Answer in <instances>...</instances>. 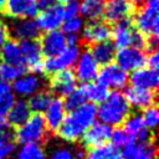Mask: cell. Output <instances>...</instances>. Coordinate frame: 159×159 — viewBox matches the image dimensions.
Listing matches in <instances>:
<instances>
[{"label":"cell","instance_id":"cell-3","mask_svg":"<svg viewBox=\"0 0 159 159\" xmlns=\"http://www.w3.org/2000/svg\"><path fill=\"white\" fill-rule=\"evenodd\" d=\"M52 133L47 129L42 113L32 112L30 118L19 128L14 129V140L19 144L37 143L45 145Z\"/></svg>","mask_w":159,"mask_h":159},{"label":"cell","instance_id":"cell-21","mask_svg":"<svg viewBox=\"0 0 159 159\" xmlns=\"http://www.w3.org/2000/svg\"><path fill=\"white\" fill-rule=\"evenodd\" d=\"M130 84L138 88H147V89H157L159 78L158 71L152 68H138L134 70L129 77Z\"/></svg>","mask_w":159,"mask_h":159},{"label":"cell","instance_id":"cell-30","mask_svg":"<svg viewBox=\"0 0 159 159\" xmlns=\"http://www.w3.org/2000/svg\"><path fill=\"white\" fill-rule=\"evenodd\" d=\"M17 159H46L43 145L37 143L22 144V148L17 154Z\"/></svg>","mask_w":159,"mask_h":159},{"label":"cell","instance_id":"cell-38","mask_svg":"<svg viewBox=\"0 0 159 159\" xmlns=\"http://www.w3.org/2000/svg\"><path fill=\"white\" fill-rule=\"evenodd\" d=\"M83 20L81 17H72V19H67L63 24H62V31L68 34H77L80 31V29L82 27Z\"/></svg>","mask_w":159,"mask_h":159},{"label":"cell","instance_id":"cell-8","mask_svg":"<svg viewBox=\"0 0 159 159\" xmlns=\"http://www.w3.org/2000/svg\"><path fill=\"white\" fill-rule=\"evenodd\" d=\"M76 76L72 68H65L47 78V88L57 98H63L76 88Z\"/></svg>","mask_w":159,"mask_h":159},{"label":"cell","instance_id":"cell-45","mask_svg":"<svg viewBox=\"0 0 159 159\" xmlns=\"http://www.w3.org/2000/svg\"><path fill=\"white\" fill-rule=\"evenodd\" d=\"M132 1H134L138 6H142V5H144L147 2V0H132Z\"/></svg>","mask_w":159,"mask_h":159},{"label":"cell","instance_id":"cell-12","mask_svg":"<svg viewBox=\"0 0 159 159\" xmlns=\"http://www.w3.org/2000/svg\"><path fill=\"white\" fill-rule=\"evenodd\" d=\"M117 65L124 71H134L138 68H143L147 63L145 52L134 47L120 48L116 52L114 57Z\"/></svg>","mask_w":159,"mask_h":159},{"label":"cell","instance_id":"cell-23","mask_svg":"<svg viewBox=\"0 0 159 159\" xmlns=\"http://www.w3.org/2000/svg\"><path fill=\"white\" fill-rule=\"evenodd\" d=\"M123 159H157V148L154 143L147 144H132L123 148L120 153Z\"/></svg>","mask_w":159,"mask_h":159},{"label":"cell","instance_id":"cell-39","mask_svg":"<svg viewBox=\"0 0 159 159\" xmlns=\"http://www.w3.org/2000/svg\"><path fill=\"white\" fill-rule=\"evenodd\" d=\"M80 12V1L78 0H70L66 2V7H63V16L65 19L76 17Z\"/></svg>","mask_w":159,"mask_h":159},{"label":"cell","instance_id":"cell-29","mask_svg":"<svg viewBox=\"0 0 159 159\" xmlns=\"http://www.w3.org/2000/svg\"><path fill=\"white\" fill-rule=\"evenodd\" d=\"M106 0H81L80 12L83 17L89 20H96L102 16Z\"/></svg>","mask_w":159,"mask_h":159},{"label":"cell","instance_id":"cell-46","mask_svg":"<svg viewBox=\"0 0 159 159\" xmlns=\"http://www.w3.org/2000/svg\"><path fill=\"white\" fill-rule=\"evenodd\" d=\"M5 1H6V0H0V14H1V11H2V7H4Z\"/></svg>","mask_w":159,"mask_h":159},{"label":"cell","instance_id":"cell-35","mask_svg":"<svg viewBox=\"0 0 159 159\" xmlns=\"http://www.w3.org/2000/svg\"><path fill=\"white\" fill-rule=\"evenodd\" d=\"M24 73H26V72L20 67H16V66H12V65L5 63V62L0 63V78L5 82L15 81Z\"/></svg>","mask_w":159,"mask_h":159},{"label":"cell","instance_id":"cell-32","mask_svg":"<svg viewBox=\"0 0 159 159\" xmlns=\"http://www.w3.org/2000/svg\"><path fill=\"white\" fill-rule=\"evenodd\" d=\"M111 138H112V145H114L116 148H125L135 143V137L129 134L122 127H116V129L112 132Z\"/></svg>","mask_w":159,"mask_h":159},{"label":"cell","instance_id":"cell-28","mask_svg":"<svg viewBox=\"0 0 159 159\" xmlns=\"http://www.w3.org/2000/svg\"><path fill=\"white\" fill-rule=\"evenodd\" d=\"M52 99H53V94L51 93V91L47 87H45V88L37 91L36 93H34L27 103H29V107H30L31 112L42 113L50 106Z\"/></svg>","mask_w":159,"mask_h":159},{"label":"cell","instance_id":"cell-24","mask_svg":"<svg viewBox=\"0 0 159 159\" xmlns=\"http://www.w3.org/2000/svg\"><path fill=\"white\" fill-rule=\"evenodd\" d=\"M63 117H65V109H63L62 98L56 97L51 101L50 106L46 108V116L43 117L46 122V127L52 134L55 133L60 123L62 122Z\"/></svg>","mask_w":159,"mask_h":159},{"label":"cell","instance_id":"cell-16","mask_svg":"<svg viewBox=\"0 0 159 159\" xmlns=\"http://www.w3.org/2000/svg\"><path fill=\"white\" fill-rule=\"evenodd\" d=\"M97 80L98 83L106 86V87H125V83L128 81V73L127 71L122 70L116 63H108L106 66H102V68L97 72Z\"/></svg>","mask_w":159,"mask_h":159},{"label":"cell","instance_id":"cell-34","mask_svg":"<svg viewBox=\"0 0 159 159\" xmlns=\"http://www.w3.org/2000/svg\"><path fill=\"white\" fill-rule=\"evenodd\" d=\"M120 127H122L124 130H127L129 134H132V135L135 137V135L139 133V130H140L142 128H144L142 116H139V114L132 112V113L125 118V120L123 122V124H122Z\"/></svg>","mask_w":159,"mask_h":159},{"label":"cell","instance_id":"cell-22","mask_svg":"<svg viewBox=\"0 0 159 159\" xmlns=\"http://www.w3.org/2000/svg\"><path fill=\"white\" fill-rule=\"evenodd\" d=\"M31 116V109L29 107V103L24 99L14 102L11 109L9 111L5 122L12 128L16 129L20 125H22Z\"/></svg>","mask_w":159,"mask_h":159},{"label":"cell","instance_id":"cell-2","mask_svg":"<svg viewBox=\"0 0 159 159\" xmlns=\"http://www.w3.org/2000/svg\"><path fill=\"white\" fill-rule=\"evenodd\" d=\"M130 113V104L119 91L109 92L104 103H102L97 109V114L103 123L116 127H120Z\"/></svg>","mask_w":159,"mask_h":159},{"label":"cell","instance_id":"cell-11","mask_svg":"<svg viewBox=\"0 0 159 159\" xmlns=\"http://www.w3.org/2000/svg\"><path fill=\"white\" fill-rule=\"evenodd\" d=\"M112 135V129L108 124L103 123H92L82 134L81 145L87 150L106 144Z\"/></svg>","mask_w":159,"mask_h":159},{"label":"cell","instance_id":"cell-36","mask_svg":"<svg viewBox=\"0 0 159 159\" xmlns=\"http://www.w3.org/2000/svg\"><path fill=\"white\" fill-rule=\"evenodd\" d=\"M142 119H143V124L145 128L154 129L158 124V120H159V113H158L157 106H152L149 108H145L143 112Z\"/></svg>","mask_w":159,"mask_h":159},{"label":"cell","instance_id":"cell-5","mask_svg":"<svg viewBox=\"0 0 159 159\" xmlns=\"http://www.w3.org/2000/svg\"><path fill=\"white\" fill-rule=\"evenodd\" d=\"M138 7L139 6L132 0H106L102 12L103 21L113 26L122 20L133 19Z\"/></svg>","mask_w":159,"mask_h":159},{"label":"cell","instance_id":"cell-6","mask_svg":"<svg viewBox=\"0 0 159 159\" xmlns=\"http://www.w3.org/2000/svg\"><path fill=\"white\" fill-rule=\"evenodd\" d=\"M112 26L108 25L103 20H91L86 24L82 31V36L80 37V48H87L89 45L111 40L112 39Z\"/></svg>","mask_w":159,"mask_h":159},{"label":"cell","instance_id":"cell-15","mask_svg":"<svg viewBox=\"0 0 159 159\" xmlns=\"http://www.w3.org/2000/svg\"><path fill=\"white\" fill-rule=\"evenodd\" d=\"M40 48L43 56L46 57H55L58 53H61L66 45V36L62 31L58 30H51L46 31L45 34H41L39 39Z\"/></svg>","mask_w":159,"mask_h":159},{"label":"cell","instance_id":"cell-4","mask_svg":"<svg viewBox=\"0 0 159 159\" xmlns=\"http://www.w3.org/2000/svg\"><path fill=\"white\" fill-rule=\"evenodd\" d=\"M133 24L135 29L142 32L147 39L158 37L159 34V19H158V7L144 4L138 7L137 12L133 16Z\"/></svg>","mask_w":159,"mask_h":159},{"label":"cell","instance_id":"cell-17","mask_svg":"<svg viewBox=\"0 0 159 159\" xmlns=\"http://www.w3.org/2000/svg\"><path fill=\"white\" fill-rule=\"evenodd\" d=\"M63 5L57 2L53 6L40 11L36 15V24L40 27V30L51 31L56 30L63 21Z\"/></svg>","mask_w":159,"mask_h":159},{"label":"cell","instance_id":"cell-10","mask_svg":"<svg viewBox=\"0 0 159 159\" xmlns=\"http://www.w3.org/2000/svg\"><path fill=\"white\" fill-rule=\"evenodd\" d=\"M7 37L16 41L21 40H39L41 36L40 27L32 19H20L19 21L10 22L6 25Z\"/></svg>","mask_w":159,"mask_h":159},{"label":"cell","instance_id":"cell-19","mask_svg":"<svg viewBox=\"0 0 159 159\" xmlns=\"http://www.w3.org/2000/svg\"><path fill=\"white\" fill-rule=\"evenodd\" d=\"M73 72H75L76 80L82 83L91 82L96 78L97 72H98V65L96 63L94 58L92 57V55L88 50H86L81 55Z\"/></svg>","mask_w":159,"mask_h":159},{"label":"cell","instance_id":"cell-14","mask_svg":"<svg viewBox=\"0 0 159 159\" xmlns=\"http://www.w3.org/2000/svg\"><path fill=\"white\" fill-rule=\"evenodd\" d=\"M1 14L12 19H31L39 14L36 0H6Z\"/></svg>","mask_w":159,"mask_h":159},{"label":"cell","instance_id":"cell-26","mask_svg":"<svg viewBox=\"0 0 159 159\" xmlns=\"http://www.w3.org/2000/svg\"><path fill=\"white\" fill-rule=\"evenodd\" d=\"M84 157L87 159H123L118 148L107 143L96 148L87 149V152L84 153Z\"/></svg>","mask_w":159,"mask_h":159},{"label":"cell","instance_id":"cell-18","mask_svg":"<svg viewBox=\"0 0 159 159\" xmlns=\"http://www.w3.org/2000/svg\"><path fill=\"white\" fill-rule=\"evenodd\" d=\"M0 60L5 63L16 66L22 68L25 72H27L26 68V62L24 58V55L21 52L20 45L16 40L6 37L2 46H1V51H0Z\"/></svg>","mask_w":159,"mask_h":159},{"label":"cell","instance_id":"cell-13","mask_svg":"<svg viewBox=\"0 0 159 159\" xmlns=\"http://www.w3.org/2000/svg\"><path fill=\"white\" fill-rule=\"evenodd\" d=\"M157 91L158 89H147L138 87H124L123 96L130 106H134L139 109H145L152 106H157Z\"/></svg>","mask_w":159,"mask_h":159},{"label":"cell","instance_id":"cell-1","mask_svg":"<svg viewBox=\"0 0 159 159\" xmlns=\"http://www.w3.org/2000/svg\"><path fill=\"white\" fill-rule=\"evenodd\" d=\"M96 114L97 107L94 103H83L63 117L55 133L67 143H76L82 137L83 132L94 122Z\"/></svg>","mask_w":159,"mask_h":159},{"label":"cell","instance_id":"cell-44","mask_svg":"<svg viewBox=\"0 0 159 159\" xmlns=\"http://www.w3.org/2000/svg\"><path fill=\"white\" fill-rule=\"evenodd\" d=\"M7 37V30H6V25L2 24L0 21V43H4L5 39Z\"/></svg>","mask_w":159,"mask_h":159},{"label":"cell","instance_id":"cell-42","mask_svg":"<svg viewBox=\"0 0 159 159\" xmlns=\"http://www.w3.org/2000/svg\"><path fill=\"white\" fill-rule=\"evenodd\" d=\"M55 4H57L56 0H36V6H37L39 12L43 11V10L51 7V6H53Z\"/></svg>","mask_w":159,"mask_h":159},{"label":"cell","instance_id":"cell-7","mask_svg":"<svg viewBox=\"0 0 159 159\" xmlns=\"http://www.w3.org/2000/svg\"><path fill=\"white\" fill-rule=\"evenodd\" d=\"M80 56L78 46H66L65 50L55 57H47L43 60V75L46 78L52 76L53 73L68 68L72 66Z\"/></svg>","mask_w":159,"mask_h":159},{"label":"cell","instance_id":"cell-43","mask_svg":"<svg viewBox=\"0 0 159 159\" xmlns=\"http://www.w3.org/2000/svg\"><path fill=\"white\" fill-rule=\"evenodd\" d=\"M7 92H11L10 84L0 78V96H1V94H5V93H7Z\"/></svg>","mask_w":159,"mask_h":159},{"label":"cell","instance_id":"cell-31","mask_svg":"<svg viewBox=\"0 0 159 159\" xmlns=\"http://www.w3.org/2000/svg\"><path fill=\"white\" fill-rule=\"evenodd\" d=\"M86 101V97L83 94V91L81 87H76L70 94H67L66 97L62 98V102H63V109L67 111L68 113L75 111L76 108H78L80 106H82Z\"/></svg>","mask_w":159,"mask_h":159},{"label":"cell","instance_id":"cell-41","mask_svg":"<svg viewBox=\"0 0 159 159\" xmlns=\"http://www.w3.org/2000/svg\"><path fill=\"white\" fill-rule=\"evenodd\" d=\"M145 65H148V68H152V70L158 71V66H159V55H158V51H153V52L148 53V56H147V63Z\"/></svg>","mask_w":159,"mask_h":159},{"label":"cell","instance_id":"cell-9","mask_svg":"<svg viewBox=\"0 0 159 159\" xmlns=\"http://www.w3.org/2000/svg\"><path fill=\"white\" fill-rule=\"evenodd\" d=\"M17 42L24 55L27 72L43 73V55L41 52L39 40H21Z\"/></svg>","mask_w":159,"mask_h":159},{"label":"cell","instance_id":"cell-27","mask_svg":"<svg viewBox=\"0 0 159 159\" xmlns=\"http://www.w3.org/2000/svg\"><path fill=\"white\" fill-rule=\"evenodd\" d=\"M81 88L83 91L86 99H89L92 103H102L106 101V98L109 94L108 88L101 83L87 82V83H83Z\"/></svg>","mask_w":159,"mask_h":159},{"label":"cell","instance_id":"cell-33","mask_svg":"<svg viewBox=\"0 0 159 159\" xmlns=\"http://www.w3.org/2000/svg\"><path fill=\"white\" fill-rule=\"evenodd\" d=\"M84 157V153L81 148L71 149L66 147H58L52 150L50 159H82Z\"/></svg>","mask_w":159,"mask_h":159},{"label":"cell","instance_id":"cell-20","mask_svg":"<svg viewBox=\"0 0 159 159\" xmlns=\"http://www.w3.org/2000/svg\"><path fill=\"white\" fill-rule=\"evenodd\" d=\"M86 50H88L94 58L96 63L98 66H106L108 63H112V61L116 57V46L112 40H106L101 42H96L89 45Z\"/></svg>","mask_w":159,"mask_h":159},{"label":"cell","instance_id":"cell-47","mask_svg":"<svg viewBox=\"0 0 159 159\" xmlns=\"http://www.w3.org/2000/svg\"><path fill=\"white\" fill-rule=\"evenodd\" d=\"M57 2H60V4H66L67 1H70V0H56Z\"/></svg>","mask_w":159,"mask_h":159},{"label":"cell","instance_id":"cell-25","mask_svg":"<svg viewBox=\"0 0 159 159\" xmlns=\"http://www.w3.org/2000/svg\"><path fill=\"white\" fill-rule=\"evenodd\" d=\"M45 87H47V84H43L35 75H26L24 77L16 78L12 84L14 91L19 96H30L34 94L37 89L40 91V88L42 89Z\"/></svg>","mask_w":159,"mask_h":159},{"label":"cell","instance_id":"cell-40","mask_svg":"<svg viewBox=\"0 0 159 159\" xmlns=\"http://www.w3.org/2000/svg\"><path fill=\"white\" fill-rule=\"evenodd\" d=\"M15 149V142H0V159L9 157Z\"/></svg>","mask_w":159,"mask_h":159},{"label":"cell","instance_id":"cell-37","mask_svg":"<svg viewBox=\"0 0 159 159\" xmlns=\"http://www.w3.org/2000/svg\"><path fill=\"white\" fill-rule=\"evenodd\" d=\"M14 102H15V97L11 92H7V93L0 96V123L5 122L6 116H7L9 111L11 109Z\"/></svg>","mask_w":159,"mask_h":159}]
</instances>
